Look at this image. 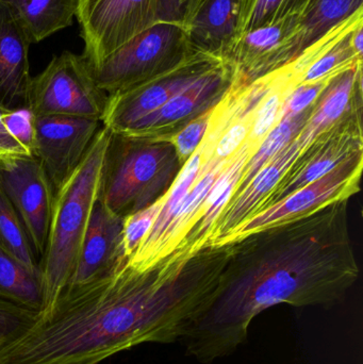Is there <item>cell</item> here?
Instances as JSON below:
<instances>
[{
  "label": "cell",
  "mask_w": 363,
  "mask_h": 364,
  "mask_svg": "<svg viewBox=\"0 0 363 364\" xmlns=\"http://www.w3.org/2000/svg\"><path fill=\"white\" fill-rule=\"evenodd\" d=\"M229 252V243L177 248L146 269L124 259L102 277L64 289L48 314L0 350V364H98L141 344L180 341Z\"/></svg>",
  "instance_id": "cell-1"
},
{
  "label": "cell",
  "mask_w": 363,
  "mask_h": 364,
  "mask_svg": "<svg viewBox=\"0 0 363 364\" xmlns=\"http://www.w3.org/2000/svg\"><path fill=\"white\" fill-rule=\"evenodd\" d=\"M349 201L230 242L217 289L181 337L188 355L211 364L234 354L254 318L274 306L330 308L343 301L359 278Z\"/></svg>",
  "instance_id": "cell-2"
},
{
  "label": "cell",
  "mask_w": 363,
  "mask_h": 364,
  "mask_svg": "<svg viewBox=\"0 0 363 364\" xmlns=\"http://www.w3.org/2000/svg\"><path fill=\"white\" fill-rule=\"evenodd\" d=\"M110 138V130L102 126L82 161L55 191L46 247L38 263L43 287L40 316L53 309L74 271L99 194Z\"/></svg>",
  "instance_id": "cell-3"
},
{
  "label": "cell",
  "mask_w": 363,
  "mask_h": 364,
  "mask_svg": "<svg viewBox=\"0 0 363 364\" xmlns=\"http://www.w3.org/2000/svg\"><path fill=\"white\" fill-rule=\"evenodd\" d=\"M183 168L168 139L111 132L98 199L125 218L166 196Z\"/></svg>",
  "instance_id": "cell-4"
},
{
  "label": "cell",
  "mask_w": 363,
  "mask_h": 364,
  "mask_svg": "<svg viewBox=\"0 0 363 364\" xmlns=\"http://www.w3.org/2000/svg\"><path fill=\"white\" fill-rule=\"evenodd\" d=\"M196 55L188 44L185 27L159 21L91 70L98 87L110 96L168 74Z\"/></svg>",
  "instance_id": "cell-5"
},
{
  "label": "cell",
  "mask_w": 363,
  "mask_h": 364,
  "mask_svg": "<svg viewBox=\"0 0 363 364\" xmlns=\"http://www.w3.org/2000/svg\"><path fill=\"white\" fill-rule=\"evenodd\" d=\"M109 96L96 83L82 55L70 50L55 55L32 77L26 108L34 117H74L102 119Z\"/></svg>",
  "instance_id": "cell-6"
},
{
  "label": "cell",
  "mask_w": 363,
  "mask_h": 364,
  "mask_svg": "<svg viewBox=\"0 0 363 364\" xmlns=\"http://www.w3.org/2000/svg\"><path fill=\"white\" fill-rule=\"evenodd\" d=\"M157 6L158 0H78L81 55L90 68L155 25Z\"/></svg>",
  "instance_id": "cell-7"
},
{
  "label": "cell",
  "mask_w": 363,
  "mask_h": 364,
  "mask_svg": "<svg viewBox=\"0 0 363 364\" xmlns=\"http://www.w3.org/2000/svg\"><path fill=\"white\" fill-rule=\"evenodd\" d=\"M362 151V102L354 107L340 122L320 134L300 151L291 168L260 205L257 213L276 205L303 186L321 178L347 158Z\"/></svg>",
  "instance_id": "cell-8"
},
{
  "label": "cell",
  "mask_w": 363,
  "mask_h": 364,
  "mask_svg": "<svg viewBox=\"0 0 363 364\" xmlns=\"http://www.w3.org/2000/svg\"><path fill=\"white\" fill-rule=\"evenodd\" d=\"M223 60L198 55L180 68L108 97L102 125L112 134H125L143 117L193 85Z\"/></svg>",
  "instance_id": "cell-9"
},
{
  "label": "cell",
  "mask_w": 363,
  "mask_h": 364,
  "mask_svg": "<svg viewBox=\"0 0 363 364\" xmlns=\"http://www.w3.org/2000/svg\"><path fill=\"white\" fill-rule=\"evenodd\" d=\"M362 168L363 151L354 154L321 178L303 186L276 205L255 214L234 230L224 244L271 225L313 213L335 201L351 198L359 192Z\"/></svg>",
  "instance_id": "cell-10"
},
{
  "label": "cell",
  "mask_w": 363,
  "mask_h": 364,
  "mask_svg": "<svg viewBox=\"0 0 363 364\" xmlns=\"http://www.w3.org/2000/svg\"><path fill=\"white\" fill-rule=\"evenodd\" d=\"M232 85V70L222 61L161 108L143 117L131 129L121 134L136 138H172L194 119L215 108Z\"/></svg>",
  "instance_id": "cell-11"
},
{
  "label": "cell",
  "mask_w": 363,
  "mask_h": 364,
  "mask_svg": "<svg viewBox=\"0 0 363 364\" xmlns=\"http://www.w3.org/2000/svg\"><path fill=\"white\" fill-rule=\"evenodd\" d=\"M0 182L23 223L34 255L42 258L55 196L42 164L36 157L19 160L0 171Z\"/></svg>",
  "instance_id": "cell-12"
},
{
  "label": "cell",
  "mask_w": 363,
  "mask_h": 364,
  "mask_svg": "<svg viewBox=\"0 0 363 364\" xmlns=\"http://www.w3.org/2000/svg\"><path fill=\"white\" fill-rule=\"evenodd\" d=\"M102 122L74 117H36V151L53 191L76 170Z\"/></svg>",
  "instance_id": "cell-13"
},
{
  "label": "cell",
  "mask_w": 363,
  "mask_h": 364,
  "mask_svg": "<svg viewBox=\"0 0 363 364\" xmlns=\"http://www.w3.org/2000/svg\"><path fill=\"white\" fill-rule=\"evenodd\" d=\"M124 218L97 198L68 287H78L102 277L128 259L123 244Z\"/></svg>",
  "instance_id": "cell-14"
},
{
  "label": "cell",
  "mask_w": 363,
  "mask_h": 364,
  "mask_svg": "<svg viewBox=\"0 0 363 364\" xmlns=\"http://www.w3.org/2000/svg\"><path fill=\"white\" fill-rule=\"evenodd\" d=\"M362 6L363 0H309L296 31L269 62L266 76L294 63L330 32L362 12Z\"/></svg>",
  "instance_id": "cell-15"
},
{
  "label": "cell",
  "mask_w": 363,
  "mask_h": 364,
  "mask_svg": "<svg viewBox=\"0 0 363 364\" xmlns=\"http://www.w3.org/2000/svg\"><path fill=\"white\" fill-rule=\"evenodd\" d=\"M300 153V143L296 136L276 157L264 166L239 194L232 197L217 218L208 244L219 245L225 243L234 230L253 218L262 203L291 168Z\"/></svg>",
  "instance_id": "cell-16"
},
{
  "label": "cell",
  "mask_w": 363,
  "mask_h": 364,
  "mask_svg": "<svg viewBox=\"0 0 363 364\" xmlns=\"http://www.w3.org/2000/svg\"><path fill=\"white\" fill-rule=\"evenodd\" d=\"M32 42L10 6L0 0V107L8 110L26 106Z\"/></svg>",
  "instance_id": "cell-17"
},
{
  "label": "cell",
  "mask_w": 363,
  "mask_h": 364,
  "mask_svg": "<svg viewBox=\"0 0 363 364\" xmlns=\"http://www.w3.org/2000/svg\"><path fill=\"white\" fill-rule=\"evenodd\" d=\"M362 102V60L332 75L298 136L300 151Z\"/></svg>",
  "instance_id": "cell-18"
},
{
  "label": "cell",
  "mask_w": 363,
  "mask_h": 364,
  "mask_svg": "<svg viewBox=\"0 0 363 364\" xmlns=\"http://www.w3.org/2000/svg\"><path fill=\"white\" fill-rule=\"evenodd\" d=\"M238 0H207L185 28L192 53L223 58L238 30Z\"/></svg>",
  "instance_id": "cell-19"
},
{
  "label": "cell",
  "mask_w": 363,
  "mask_h": 364,
  "mask_svg": "<svg viewBox=\"0 0 363 364\" xmlns=\"http://www.w3.org/2000/svg\"><path fill=\"white\" fill-rule=\"evenodd\" d=\"M251 156V149L245 142L243 146L237 151L236 155L234 156L229 164L226 166L225 170L220 175L207 196L206 200L202 203V209H200L195 223L192 225L191 228L177 248L195 252L202 246L208 245V241L212 235L215 223L232 199L241 176H242L243 168Z\"/></svg>",
  "instance_id": "cell-20"
},
{
  "label": "cell",
  "mask_w": 363,
  "mask_h": 364,
  "mask_svg": "<svg viewBox=\"0 0 363 364\" xmlns=\"http://www.w3.org/2000/svg\"><path fill=\"white\" fill-rule=\"evenodd\" d=\"M21 21L32 44L70 27L78 0H4Z\"/></svg>",
  "instance_id": "cell-21"
},
{
  "label": "cell",
  "mask_w": 363,
  "mask_h": 364,
  "mask_svg": "<svg viewBox=\"0 0 363 364\" xmlns=\"http://www.w3.org/2000/svg\"><path fill=\"white\" fill-rule=\"evenodd\" d=\"M0 294L21 307L40 314L43 309L40 276L31 273L0 245Z\"/></svg>",
  "instance_id": "cell-22"
},
{
  "label": "cell",
  "mask_w": 363,
  "mask_h": 364,
  "mask_svg": "<svg viewBox=\"0 0 363 364\" xmlns=\"http://www.w3.org/2000/svg\"><path fill=\"white\" fill-rule=\"evenodd\" d=\"M313 106L296 117L281 119L279 123L269 132L268 136L262 141L257 151L249 158L242 176L232 197L241 192L258 172L269 164L273 158L276 157L286 146L290 144L300 134L306 122L310 117Z\"/></svg>",
  "instance_id": "cell-23"
},
{
  "label": "cell",
  "mask_w": 363,
  "mask_h": 364,
  "mask_svg": "<svg viewBox=\"0 0 363 364\" xmlns=\"http://www.w3.org/2000/svg\"><path fill=\"white\" fill-rule=\"evenodd\" d=\"M360 21L362 19L357 23ZM357 23L337 36L325 48H318L311 61L298 75H293L296 85L321 80L362 60L352 46V30Z\"/></svg>",
  "instance_id": "cell-24"
},
{
  "label": "cell",
  "mask_w": 363,
  "mask_h": 364,
  "mask_svg": "<svg viewBox=\"0 0 363 364\" xmlns=\"http://www.w3.org/2000/svg\"><path fill=\"white\" fill-rule=\"evenodd\" d=\"M0 245L31 273L40 276V265L23 223L0 182Z\"/></svg>",
  "instance_id": "cell-25"
},
{
  "label": "cell",
  "mask_w": 363,
  "mask_h": 364,
  "mask_svg": "<svg viewBox=\"0 0 363 364\" xmlns=\"http://www.w3.org/2000/svg\"><path fill=\"white\" fill-rule=\"evenodd\" d=\"M40 314L17 305L0 294V350L29 331Z\"/></svg>",
  "instance_id": "cell-26"
},
{
  "label": "cell",
  "mask_w": 363,
  "mask_h": 364,
  "mask_svg": "<svg viewBox=\"0 0 363 364\" xmlns=\"http://www.w3.org/2000/svg\"><path fill=\"white\" fill-rule=\"evenodd\" d=\"M163 198L164 197H162L161 199L156 201L149 207L124 218L123 244L128 259L131 258L136 254L141 243L144 241L145 237L151 231V227L161 210Z\"/></svg>",
  "instance_id": "cell-27"
},
{
  "label": "cell",
  "mask_w": 363,
  "mask_h": 364,
  "mask_svg": "<svg viewBox=\"0 0 363 364\" xmlns=\"http://www.w3.org/2000/svg\"><path fill=\"white\" fill-rule=\"evenodd\" d=\"M286 0H246L240 16L236 40L239 36L276 21Z\"/></svg>",
  "instance_id": "cell-28"
},
{
  "label": "cell",
  "mask_w": 363,
  "mask_h": 364,
  "mask_svg": "<svg viewBox=\"0 0 363 364\" xmlns=\"http://www.w3.org/2000/svg\"><path fill=\"white\" fill-rule=\"evenodd\" d=\"M215 108L202 113L200 117L194 119L191 123L185 126L180 132L168 139L174 144L183 166L202 144V140L208 132Z\"/></svg>",
  "instance_id": "cell-29"
},
{
  "label": "cell",
  "mask_w": 363,
  "mask_h": 364,
  "mask_svg": "<svg viewBox=\"0 0 363 364\" xmlns=\"http://www.w3.org/2000/svg\"><path fill=\"white\" fill-rule=\"evenodd\" d=\"M8 132L31 153L34 157L36 151V117L29 109H6L2 115Z\"/></svg>",
  "instance_id": "cell-30"
},
{
  "label": "cell",
  "mask_w": 363,
  "mask_h": 364,
  "mask_svg": "<svg viewBox=\"0 0 363 364\" xmlns=\"http://www.w3.org/2000/svg\"><path fill=\"white\" fill-rule=\"evenodd\" d=\"M332 76L326 77L321 80L313 81V82L300 83L296 85L286 98L283 111H281V119L296 117L310 109L317 102L320 94L327 85Z\"/></svg>",
  "instance_id": "cell-31"
},
{
  "label": "cell",
  "mask_w": 363,
  "mask_h": 364,
  "mask_svg": "<svg viewBox=\"0 0 363 364\" xmlns=\"http://www.w3.org/2000/svg\"><path fill=\"white\" fill-rule=\"evenodd\" d=\"M207 0H158L157 23H176L187 28Z\"/></svg>",
  "instance_id": "cell-32"
},
{
  "label": "cell",
  "mask_w": 363,
  "mask_h": 364,
  "mask_svg": "<svg viewBox=\"0 0 363 364\" xmlns=\"http://www.w3.org/2000/svg\"><path fill=\"white\" fill-rule=\"evenodd\" d=\"M4 110L0 107V171L10 168L19 160L33 157L6 129L2 119Z\"/></svg>",
  "instance_id": "cell-33"
},
{
  "label": "cell",
  "mask_w": 363,
  "mask_h": 364,
  "mask_svg": "<svg viewBox=\"0 0 363 364\" xmlns=\"http://www.w3.org/2000/svg\"><path fill=\"white\" fill-rule=\"evenodd\" d=\"M352 46L360 58H362L363 53V28L362 21L356 25L352 30Z\"/></svg>",
  "instance_id": "cell-34"
},
{
  "label": "cell",
  "mask_w": 363,
  "mask_h": 364,
  "mask_svg": "<svg viewBox=\"0 0 363 364\" xmlns=\"http://www.w3.org/2000/svg\"><path fill=\"white\" fill-rule=\"evenodd\" d=\"M239 1V11H242L243 6H244L245 2H246V0H238ZM239 16H240V14H239Z\"/></svg>",
  "instance_id": "cell-35"
}]
</instances>
